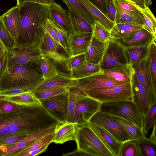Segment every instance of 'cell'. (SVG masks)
<instances>
[{
	"label": "cell",
	"instance_id": "obj_57",
	"mask_svg": "<svg viewBox=\"0 0 156 156\" xmlns=\"http://www.w3.org/2000/svg\"><path fill=\"white\" fill-rule=\"evenodd\" d=\"M119 9H123L133 11H136L137 10L136 8L134 5L124 2L119 3L115 8L116 10Z\"/></svg>",
	"mask_w": 156,
	"mask_h": 156
},
{
	"label": "cell",
	"instance_id": "obj_3",
	"mask_svg": "<svg viewBox=\"0 0 156 156\" xmlns=\"http://www.w3.org/2000/svg\"><path fill=\"white\" fill-rule=\"evenodd\" d=\"M45 79L36 60L7 69L0 81V90L18 87L32 91Z\"/></svg>",
	"mask_w": 156,
	"mask_h": 156
},
{
	"label": "cell",
	"instance_id": "obj_16",
	"mask_svg": "<svg viewBox=\"0 0 156 156\" xmlns=\"http://www.w3.org/2000/svg\"><path fill=\"white\" fill-rule=\"evenodd\" d=\"M134 74L139 81L151 93L156 95L151 73L148 56L131 65Z\"/></svg>",
	"mask_w": 156,
	"mask_h": 156
},
{
	"label": "cell",
	"instance_id": "obj_22",
	"mask_svg": "<svg viewBox=\"0 0 156 156\" xmlns=\"http://www.w3.org/2000/svg\"><path fill=\"white\" fill-rule=\"evenodd\" d=\"M108 41L101 42L92 36L85 53L86 61L93 64H99L103 58Z\"/></svg>",
	"mask_w": 156,
	"mask_h": 156
},
{
	"label": "cell",
	"instance_id": "obj_49",
	"mask_svg": "<svg viewBox=\"0 0 156 156\" xmlns=\"http://www.w3.org/2000/svg\"><path fill=\"white\" fill-rule=\"evenodd\" d=\"M29 134L13 135L0 140V147L14 144L25 138Z\"/></svg>",
	"mask_w": 156,
	"mask_h": 156
},
{
	"label": "cell",
	"instance_id": "obj_34",
	"mask_svg": "<svg viewBox=\"0 0 156 156\" xmlns=\"http://www.w3.org/2000/svg\"><path fill=\"white\" fill-rule=\"evenodd\" d=\"M82 94H85L76 87L69 88L68 111L66 122L74 123V113L76 104L79 97Z\"/></svg>",
	"mask_w": 156,
	"mask_h": 156
},
{
	"label": "cell",
	"instance_id": "obj_21",
	"mask_svg": "<svg viewBox=\"0 0 156 156\" xmlns=\"http://www.w3.org/2000/svg\"><path fill=\"white\" fill-rule=\"evenodd\" d=\"M77 125L75 123L64 122L58 124L54 132L53 142L63 144L70 140H75Z\"/></svg>",
	"mask_w": 156,
	"mask_h": 156
},
{
	"label": "cell",
	"instance_id": "obj_41",
	"mask_svg": "<svg viewBox=\"0 0 156 156\" xmlns=\"http://www.w3.org/2000/svg\"><path fill=\"white\" fill-rule=\"evenodd\" d=\"M156 40H154L148 46V57L152 76L153 83L156 91Z\"/></svg>",
	"mask_w": 156,
	"mask_h": 156
},
{
	"label": "cell",
	"instance_id": "obj_45",
	"mask_svg": "<svg viewBox=\"0 0 156 156\" xmlns=\"http://www.w3.org/2000/svg\"><path fill=\"white\" fill-rule=\"evenodd\" d=\"M69 92L68 88L51 89L34 93L35 96L39 100L46 99Z\"/></svg>",
	"mask_w": 156,
	"mask_h": 156
},
{
	"label": "cell",
	"instance_id": "obj_60",
	"mask_svg": "<svg viewBox=\"0 0 156 156\" xmlns=\"http://www.w3.org/2000/svg\"><path fill=\"white\" fill-rule=\"evenodd\" d=\"M156 124H155L152 127L153 129V130L149 137L151 139L155 142H156Z\"/></svg>",
	"mask_w": 156,
	"mask_h": 156
},
{
	"label": "cell",
	"instance_id": "obj_12",
	"mask_svg": "<svg viewBox=\"0 0 156 156\" xmlns=\"http://www.w3.org/2000/svg\"><path fill=\"white\" fill-rule=\"evenodd\" d=\"M57 125L33 132L23 140L14 144L0 146V156H13L17 152L26 148L39 139L54 133Z\"/></svg>",
	"mask_w": 156,
	"mask_h": 156
},
{
	"label": "cell",
	"instance_id": "obj_61",
	"mask_svg": "<svg viewBox=\"0 0 156 156\" xmlns=\"http://www.w3.org/2000/svg\"><path fill=\"white\" fill-rule=\"evenodd\" d=\"M7 50L0 41V58L5 52Z\"/></svg>",
	"mask_w": 156,
	"mask_h": 156
},
{
	"label": "cell",
	"instance_id": "obj_43",
	"mask_svg": "<svg viewBox=\"0 0 156 156\" xmlns=\"http://www.w3.org/2000/svg\"><path fill=\"white\" fill-rule=\"evenodd\" d=\"M92 36L99 41L105 42L111 40L110 31L95 20L92 25Z\"/></svg>",
	"mask_w": 156,
	"mask_h": 156
},
{
	"label": "cell",
	"instance_id": "obj_10",
	"mask_svg": "<svg viewBox=\"0 0 156 156\" xmlns=\"http://www.w3.org/2000/svg\"><path fill=\"white\" fill-rule=\"evenodd\" d=\"M89 121L104 128L119 142L124 143L130 140L129 135L122 127L108 114L99 111L91 117Z\"/></svg>",
	"mask_w": 156,
	"mask_h": 156
},
{
	"label": "cell",
	"instance_id": "obj_59",
	"mask_svg": "<svg viewBox=\"0 0 156 156\" xmlns=\"http://www.w3.org/2000/svg\"><path fill=\"white\" fill-rule=\"evenodd\" d=\"M62 156H88L86 153L82 151L78 150L76 149L75 151L68 153L64 154L63 153Z\"/></svg>",
	"mask_w": 156,
	"mask_h": 156
},
{
	"label": "cell",
	"instance_id": "obj_32",
	"mask_svg": "<svg viewBox=\"0 0 156 156\" xmlns=\"http://www.w3.org/2000/svg\"><path fill=\"white\" fill-rule=\"evenodd\" d=\"M142 27L126 24H115L109 31L111 39L123 38L130 35Z\"/></svg>",
	"mask_w": 156,
	"mask_h": 156
},
{
	"label": "cell",
	"instance_id": "obj_18",
	"mask_svg": "<svg viewBox=\"0 0 156 156\" xmlns=\"http://www.w3.org/2000/svg\"><path fill=\"white\" fill-rule=\"evenodd\" d=\"M78 80L58 73L46 79L32 91L33 93L51 89L68 88L77 86Z\"/></svg>",
	"mask_w": 156,
	"mask_h": 156
},
{
	"label": "cell",
	"instance_id": "obj_38",
	"mask_svg": "<svg viewBox=\"0 0 156 156\" xmlns=\"http://www.w3.org/2000/svg\"><path fill=\"white\" fill-rule=\"evenodd\" d=\"M43 76L46 79L54 76L58 73L56 67L50 59L45 55L38 60Z\"/></svg>",
	"mask_w": 156,
	"mask_h": 156
},
{
	"label": "cell",
	"instance_id": "obj_44",
	"mask_svg": "<svg viewBox=\"0 0 156 156\" xmlns=\"http://www.w3.org/2000/svg\"><path fill=\"white\" fill-rule=\"evenodd\" d=\"M156 103L151 108L146 115L143 117V132L145 135H147L149 130L156 124Z\"/></svg>",
	"mask_w": 156,
	"mask_h": 156
},
{
	"label": "cell",
	"instance_id": "obj_19",
	"mask_svg": "<svg viewBox=\"0 0 156 156\" xmlns=\"http://www.w3.org/2000/svg\"><path fill=\"white\" fill-rule=\"evenodd\" d=\"M92 34L73 33L68 35L67 40L69 57L85 53Z\"/></svg>",
	"mask_w": 156,
	"mask_h": 156
},
{
	"label": "cell",
	"instance_id": "obj_5",
	"mask_svg": "<svg viewBox=\"0 0 156 156\" xmlns=\"http://www.w3.org/2000/svg\"><path fill=\"white\" fill-rule=\"evenodd\" d=\"M100 111L123 119L143 129V117L133 101H122L102 103Z\"/></svg>",
	"mask_w": 156,
	"mask_h": 156
},
{
	"label": "cell",
	"instance_id": "obj_54",
	"mask_svg": "<svg viewBox=\"0 0 156 156\" xmlns=\"http://www.w3.org/2000/svg\"><path fill=\"white\" fill-rule=\"evenodd\" d=\"M8 67L7 50L0 58V81L6 71Z\"/></svg>",
	"mask_w": 156,
	"mask_h": 156
},
{
	"label": "cell",
	"instance_id": "obj_35",
	"mask_svg": "<svg viewBox=\"0 0 156 156\" xmlns=\"http://www.w3.org/2000/svg\"><path fill=\"white\" fill-rule=\"evenodd\" d=\"M139 12L144 22L143 28L156 37V20L155 16L148 6L146 5L143 9L135 6Z\"/></svg>",
	"mask_w": 156,
	"mask_h": 156
},
{
	"label": "cell",
	"instance_id": "obj_4",
	"mask_svg": "<svg viewBox=\"0 0 156 156\" xmlns=\"http://www.w3.org/2000/svg\"><path fill=\"white\" fill-rule=\"evenodd\" d=\"M77 148L89 156H114L87 124L77 125L75 140Z\"/></svg>",
	"mask_w": 156,
	"mask_h": 156
},
{
	"label": "cell",
	"instance_id": "obj_2",
	"mask_svg": "<svg viewBox=\"0 0 156 156\" xmlns=\"http://www.w3.org/2000/svg\"><path fill=\"white\" fill-rule=\"evenodd\" d=\"M19 6L20 21L17 44L34 45L41 49L47 31V21L51 19L48 5L25 2Z\"/></svg>",
	"mask_w": 156,
	"mask_h": 156
},
{
	"label": "cell",
	"instance_id": "obj_23",
	"mask_svg": "<svg viewBox=\"0 0 156 156\" xmlns=\"http://www.w3.org/2000/svg\"><path fill=\"white\" fill-rule=\"evenodd\" d=\"M1 16L6 28L16 40L20 21L19 6L12 7Z\"/></svg>",
	"mask_w": 156,
	"mask_h": 156
},
{
	"label": "cell",
	"instance_id": "obj_26",
	"mask_svg": "<svg viewBox=\"0 0 156 156\" xmlns=\"http://www.w3.org/2000/svg\"><path fill=\"white\" fill-rule=\"evenodd\" d=\"M102 73L116 80L129 83L134 72L131 65L128 64L104 70Z\"/></svg>",
	"mask_w": 156,
	"mask_h": 156
},
{
	"label": "cell",
	"instance_id": "obj_37",
	"mask_svg": "<svg viewBox=\"0 0 156 156\" xmlns=\"http://www.w3.org/2000/svg\"><path fill=\"white\" fill-rule=\"evenodd\" d=\"M54 132L48 134L39 139L26 148L17 152L13 156H26L31 151L44 146H48L50 143L53 142Z\"/></svg>",
	"mask_w": 156,
	"mask_h": 156
},
{
	"label": "cell",
	"instance_id": "obj_7",
	"mask_svg": "<svg viewBox=\"0 0 156 156\" xmlns=\"http://www.w3.org/2000/svg\"><path fill=\"white\" fill-rule=\"evenodd\" d=\"M7 51L8 69L38 60L45 56L40 48L32 45L17 44Z\"/></svg>",
	"mask_w": 156,
	"mask_h": 156
},
{
	"label": "cell",
	"instance_id": "obj_42",
	"mask_svg": "<svg viewBox=\"0 0 156 156\" xmlns=\"http://www.w3.org/2000/svg\"><path fill=\"white\" fill-rule=\"evenodd\" d=\"M120 156H142L137 142L130 140L124 142L121 147Z\"/></svg>",
	"mask_w": 156,
	"mask_h": 156
},
{
	"label": "cell",
	"instance_id": "obj_11",
	"mask_svg": "<svg viewBox=\"0 0 156 156\" xmlns=\"http://www.w3.org/2000/svg\"><path fill=\"white\" fill-rule=\"evenodd\" d=\"M128 64L124 48L114 41H109L103 58L99 64L101 70Z\"/></svg>",
	"mask_w": 156,
	"mask_h": 156
},
{
	"label": "cell",
	"instance_id": "obj_24",
	"mask_svg": "<svg viewBox=\"0 0 156 156\" xmlns=\"http://www.w3.org/2000/svg\"><path fill=\"white\" fill-rule=\"evenodd\" d=\"M59 47L47 31L41 49L45 56L50 59L59 63L66 62L67 58L59 53Z\"/></svg>",
	"mask_w": 156,
	"mask_h": 156
},
{
	"label": "cell",
	"instance_id": "obj_17",
	"mask_svg": "<svg viewBox=\"0 0 156 156\" xmlns=\"http://www.w3.org/2000/svg\"><path fill=\"white\" fill-rule=\"evenodd\" d=\"M87 124L114 156H120L123 143L118 141L108 131L99 125L90 121Z\"/></svg>",
	"mask_w": 156,
	"mask_h": 156
},
{
	"label": "cell",
	"instance_id": "obj_1",
	"mask_svg": "<svg viewBox=\"0 0 156 156\" xmlns=\"http://www.w3.org/2000/svg\"><path fill=\"white\" fill-rule=\"evenodd\" d=\"M60 123L41 104L20 105L19 109L11 112L0 111V140L16 135L29 134Z\"/></svg>",
	"mask_w": 156,
	"mask_h": 156
},
{
	"label": "cell",
	"instance_id": "obj_47",
	"mask_svg": "<svg viewBox=\"0 0 156 156\" xmlns=\"http://www.w3.org/2000/svg\"><path fill=\"white\" fill-rule=\"evenodd\" d=\"M51 23L56 31L60 46L64 49L66 53L68 55L67 44L68 35L66 34L51 20Z\"/></svg>",
	"mask_w": 156,
	"mask_h": 156
},
{
	"label": "cell",
	"instance_id": "obj_31",
	"mask_svg": "<svg viewBox=\"0 0 156 156\" xmlns=\"http://www.w3.org/2000/svg\"><path fill=\"white\" fill-rule=\"evenodd\" d=\"M2 97L19 105H35L41 104L40 101L36 97L34 93L31 91L16 95Z\"/></svg>",
	"mask_w": 156,
	"mask_h": 156
},
{
	"label": "cell",
	"instance_id": "obj_55",
	"mask_svg": "<svg viewBox=\"0 0 156 156\" xmlns=\"http://www.w3.org/2000/svg\"><path fill=\"white\" fill-rule=\"evenodd\" d=\"M108 1V6L107 17L111 21L114 23L116 10L111 0Z\"/></svg>",
	"mask_w": 156,
	"mask_h": 156
},
{
	"label": "cell",
	"instance_id": "obj_28",
	"mask_svg": "<svg viewBox=\"0 0 156 156\" xmlns=\"http://www.w3.org/2000/svg\"><path fill=\"white\" fill-rule=\"evenodd\" d=\"M71 77L80 80L102 73L99 64H94L86 61L76 70L71 73Z\"/></svg>",
	"mask_w": 156,
	"mask_h": 156
},
{
	"label": "cell",
	"instance_id": "obj_56",
	"mask_svg": "<svg viewBox=\"0 0 156 156\" xmlns=\"http://www.w3.org/2000/svg\"><path fill=\"white\" fill-rule=\"evenodd\" d=\"M25 2H35L48 5L54 2L55 0H16V6H19Z\"/></svg>",
	"mask_w": 156,
	"mask_h": 156
},
{
	"label": "cell",
	"instance_id": "obj_13",
	"mask_svg": "<svg viewBox=\"0 0 156 156\" xmlns=\"http://www.w3.org/2000/svg\"><path fill=\"white\" fill-rule=\"evenodd\" d=\"M69 92L39 100L41 104L61 123L66 122L68 111Z\"/></svg>",
	"mask_w": 156,
	"mask_h": 156
},
{
	"label": "cell",
	"instance_id": "obj_30",
	"mask_svg": "<svg viewBox=\"0 0 156 156\" xmlns=\"http://www.w3.org/2000/svg\"><path fill=\"white\" fill-rule=\"evenodd\" d=\"M111 117L124 129L129 135L130 140L136 141L146 137L143 130L132 122L119 117L113 116Z\"/></svg>",
	"mask_w": 156,
	"mask_h": 156
},
{
	"label": "cell",
	"instance_id": "obj_46",
	"mask_svg": "<svg viewBox=\"0 0 156 156\" xmlns=\"http://www.w3.org/2000/svg\"><path fill=\"white\" fill-rule=\"evenodd\" d=\"M86 61L85 53L69 57L66 62L67 70L70 73L82 66Z\"/></svg>",
	"mask_w": 156,
	"mask_h": 156
},
{
	"label": "cell",
	"instance_id": "obj_48",
	"mask_svg": "<svg viewBox=\"0 0 156 156\" xmlns=\"http://www.w3.org/2000/svg\"><path fill=\"white\" fill-rule=\"evenodd\" d=\"M20 106L0 97V111L2 112L8 113L16 111L20 108Z\"/></svg>",
	"mask_w": 156,
	"mask_h": 156
},
{
	"label": "cell",
	"instance_id": "obj_36",
	"mask_svg": "<svg viewBox=\"0 0 156 156\" xmlns=\"http://www.w3.org/2000/svg\"><path fill=\"white\" fill-rule=\"evenodd\" d=\"M148 46L130 47L124 48L128 64L131 65L147 56Z\"/></svg>",
	"mask_w": 156,
	"mask_h": 156
},
{
	"label": "cell",
	"instance_id": "obj_14",
	"mask_svg": "<svg viewBox=\"0 0 156 156\" xmlns=\"http://www.w3.org/2000/svg\"><path fill=\"white\" fill-rule=\"evenodd\" d=\"M78 81L76 87L81 90L109 87L128 83L116 80L102 73L78 80Z\"/></svg>",
	"mask_w": 156,
	"mask_h": 156
},
{
	"label": "cell",
	"instance_id": "obj_25",
	"mask_svg": "<svg viewBox=\"0 0 156 156\" xmlns=\"http://www.w3.org/2000/svg\"><path fill=\"white\" fill-rule=\"evenodd\" d=\"M115 24H126L142 27L144 23L138 10L133 11L123 9L116 10Z\"/></svg>",
	"mask_w": 156,
	"mask_h": 156
},
{
	"label": "cell",
	"instance_id": "obj_29",
	"mask_svg": "<svg viewBox=\"0 0 156 156\" xmlns=\"http://www.w3.org/2000/svg\"><path fill=\"white\" fill-rule=\"evenodd\" d=\"M91 13L95 20L110 31L115 24L96 7L89 0H79Z\"/></svg>",
	"mask_w": 156,
	"mask_h": 156
},
{
	"label": "cell",
	"instance_id": "obj_53",
	"mask_svg": "<svg viewBox=\"0 0 156 156\" xmlns=\"http://www.w3.org/2000/svg\"><path fill=\"white\" fill-rule=\"evenodd\" d=\"M47 31L51 37L59 46H60L56 31L51 23V19H48L46 22Z\"/></svg>",
	"mask_w": 156,
	"mask_h": 156
},
{
	"label": "cell",
	"instance_id": "obj_39",
	"mask_svg": "<svg viewBox=\"0 0 156 156\" xmlns=\"http://www.w3.org/2000/svg\"><path fill=\"white\" fill-rule=\"evenodd\" d=\"M0 41L6 49H12L17 45L16 40L8 31L0 16Z\"/></svg>",
	"mask_w": 156,
	"mask_h": 156
},
{
	"label": "cell",
	"instance_id": "obj_50",
	"mask_svg": "<svg viewBox=\"0 0 156 156\" xmlns=\"http://www.w3.org/2000/svg\"><path fill=\"white\" fill-rule=\"evenodd\" d=\"M27 91L21 87H13L0 90V97L20 94Z\"/></svg>",
	"mask_w": 156,
	"mask_h": 156
},
{
	"label": "cell",
	"instance_id": "obj_9",
	"mask_svg": "<svg viewBox=\"0 0 156 156\" xmlns=\"http://www.w3.org/2000/svg\"><path fill=\"white\" fill-rule=\"evenodd\" d=\"M101 104L85 94L81 95L75 109L74 123L79 125L87 124L91 117L100 111Z\"/></svg>",
	"mask_w": 156,
	"mask_h": 156
},
{
	"label": "cell",
	"instance_id": "obj_20",
	"mask_svg": "<svg viewBox=\"0 0 156 156\" xmlns=\"http://www.w3.org/2000/svg\"><path fill=\"white\" fill-rule=\"evenodd\" d=\"M48 6L51 19L68 35L74 33L67 12L68 11L55 2Z\"/></svg>",
	"mask_w": 156,
	"mask_h": 156
},
{
	"label": "cell",
	"instance_id": "obj_6",
	"mask_svg": "<svg viewBox=\"0 0 156 156\" xmlns=\"http://www.w3.org/2000/svg\"><path fill=\"white\" fill-rule=\"evenodd\" d=\"M82 91L86 95L101 103L122 101L133 102L131 83Z\"/></svg>",
	"mask_w": 156,
	"mask_h": 156
},
{
	"label": "cell",
	"instance_id": "obj_15",
	"mask_svg": "<svg viewBox=\"0 0 156 156\" xmlns=\"http://www.w3.org/2000/svg\"><path fill=\"white\" fill-rule=\"evenodd\" d=\"M156 37L147 30L142 28L136 30L127 37L120 39H111L124 48L148 46Z\"/></svg>",
	"mask_w": 156,
	"mask_h": 156
},
{
	"label": "cell",
	"instance_id": "obj_33",
	"mask_svg": "<svg viewBox=\"0 0 156 156\" xmlns=\"http://www.w3.org/2000/svg\"><path fill=\"white\" fill-rule=\"evenodd\" d=\"M68 9L75 12L90 24L93 25L95 19L91 13L79 0H62Z\"/></svg>",
	"mask_w": 156,
	"mask_h": 156
},
{
	"label": "cell",
	"instance_id": "obj_27",
	"mask_svg": "<svg viewBox=\"0 0 156 156\" xmlns=\"http://www.w3.org/2000/svg\"><path fill=\"white\" fill-rule=\"evenodd\" d=\"M68 13L74 33L92 34V25L69 9Z\"/></svg>",
	"mask_w": 156,
	"mask_h": 156
},
{
	"label": "cell",
	"instance_id": "obj_58",
	"mask_svg": "<svg viewBox=\"0 0 156 156\" xmlns=\"http://www.w3.org/2000/svg\"><path fill=\"white\" fill-rule=\"evenodd\" d=\"M48 146H45L29 152L26 156H35L45 151Z\"/></svg>",
	"mask_w": 156,
	"mask_h": 156
},
{
	"label": "cell",
	"instance_id": "obj_51",
	"mask_svg": "<svg viewBox=\"0 0 156 156\" xmlns=\"http://www.w3.org/2000/svg\"><path fill=\"white\" fill-rule=\"evenodd\" d=\"M115 9L117 5L121 2L127 3L134 6H137L143 9H144L146 5L144 0H111Z\"/></svg>",
	"mask_w": 156,
	"mask_h": 156
},
{
	"label": "cell",
	"instance_id": "obj_8",
	"mask_svg": "<svg viewBox=\"0 0 156 156\" xmlns=\"http://www.w3.org/2000/svg\"><path fill=\"white\" fill-rule=\"evenodd\" d=\"M131 84L133 102L144 117L156 103V95L149 92L134 74Z\"/></svg>",
	"mask_w": 156,
	"mask_h": 156
},
{
	"label": "cell",
	"instance_id": "obj_62",
	"mask_svg": "<svg viewBox=\"0 0 156 156\" xmlns=\"http://www.w3.org/2000/svg\"><path fill=\"white\" fill-rule=\"evenodd\" d=\"M146 4V5L149 6V5H152V2L151 0H144Z\"/></svg>",
	"mask_w": 156,
	"mask_h": 156
},
{
	"label": "cell",
	"instance_id": "obj_40",
	"mask_svg": "<svg viewBox=\"0 0 156 156\" xmlns=\"http://www.w3.org/2000/svg\"><path fill=\"white\" fill-rule=\"evenodd\" d=\"M142 156H156V142L146 137L136 141Z\"/></svg>",
	"mask_w": 156,
	"mask_h": 156
},
{
	"label": "cell",
	"instance_id": "obj_52",
	"mask_svg": "<svg viewBox=\"0 0 156 156\" xmlns=\"http://www.w3.org/2000/svg\"><path fill=\"white\" fill-rule=\"evenodd\" d=\"M91 3L107 17L108 10V0H89Z\"/></svg>",
	"mask_w": 156,
	"mask_h": 156
}]
</instances>
